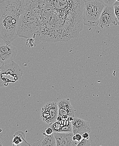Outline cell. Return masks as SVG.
Segmentation results:
<instances>
[{
    "label": "cell",
    "mask_w": 119,
    "mask_h": 146,
    "mask_svg": "<svg viewBox=\"0 0 119 146\" xmlns=\"http://www.w3.org/2000/svg\"><path fill=\"white\" fill-rule=\"evenodd\" d=\"M25 10L19 37L39 42H67L79 36L83 25V0H24Z\"/></svg>",
    "instance_id": "obj_1"
},
{
    "label": "cell",
    "mask_w": 119,
    "mask_h": 146,
    "mask_svg": "<svg viewBox=\"0 0 119 146\" xmlns=\"http://www.w3.org/2000/svg\"><path fill=\"white\" fill-rule=\"evenodd\" d=\"M25 10L24 0H0V38L12 41L19 37L17 26Z\"/></svg>",
    "instance_id": "obj_2"
},
{
    "label": "cell",
    "mask_w": 119,
    "mask_h": 146,
    "mask_svg": "<svg viewBox=\"0 0 119 146\" xmlns=\"http://www.w3.org/2000/svg\"><path fill=\"white\" fill-rule=\"evenodd\" d=\"M106 6L103 0H90L85 2L83 9L84 25L89 27L97 26Z\"/></svg>",
    "instance_id": "obj_3"
},
{
    "label": "cell",
    "mask_w": 119,
    "mask_h": 146,
    "mask_svg": "<svg viewBox=\"0 0 119 146\" xmlns=\"http://www.w3.org/2000/svg\"><path fill=\"white\" fill-rule=\"evenodd\" d=\"M23 70L14 61L2 64L0 67V87L7 86L21 79Z\"/></svg>",
    "instance_id": "obj_4"
},
{
    "label": "cell",
    "mask_w": 119,
    "mask_h": 146,
    "mask_svg": "<svg viewBox=\"0 0 119 146\" xmlns=\"http://www.w3.org/2000/svg\"><path fill=\"white\" fill-rule=\"evenodd\" d=\"M117 25H118V20L114 6L106 5L101 14L97 26L104 29Z\"/></svg>",
    "instance_id": "obj_5"
},
{
    "label": "cell",
    "mask_w": 119,
    "mask_h": 146,
    "mask_svg": "<svg viewBox=\"0 0 119 146\" xmlns=\"http://www.w3.org/2000/svg\"><path fill=\"white\" fill-rule=\"evenodd\" d=\"M17 54V50L9 40H3L0 43V63L2 64L14 61Z\"/></svg>",
    "instance_id": "obj_6"
},
{
    "label": "cell",
    "mask_w": 119,
    "mask_h": 146,
    "mask_svg": "<svg viewBox=\"0 0 119 146\" xmlns=\"http://www.w3.org/2000/svg\"><path fill=\"white\" fill-rule=\"evenodd\" d=\"M58 110V103L49 102L46 104L42 108L40 117L43 121L50 125L57 121Z\"/></svg>",
    "instance_id": "obj_7"
},
{
    "label": "cell",
    "mask_w": 119,
    "mask_h": 146,
    "mask_svg": "<svg viewBox=\"0 0 119 146\" xmlns=\"http://www.w3.org/2000/svg\"><path fill=\"white\" fill-rule=\"evenodd\" d=\"M54 136L56 142L57 146H77L79 142L74 141L73 137L74 135L73 132H54Z\"/></svg>",
    "instance_id": "obj_8"
},
{
    "label": "cell",
    "mask_w": 119,
    "mask_h": 146,
    "mask_svg": "<svg viewBox=\"0 0 119 146\" xmlns=\"http://www.w3.org/2000/svg\"><path fill=\"white\" fill-rule=\"evenodd\" d=\"M72 125L74 134L79 133L82 135L84 133H89L91 131L89 123L79 117H74L73 120L72 121Z\"/></svg>",
    "instance_id": "obj_9"
},
{
    "label": "cell",
    "mask_w": 119,
    "mask_h": 146,
    "mask_svg": "<svg viewBox=\"0 0 119 146\" xmlns=\"http://www.w3.org/2000/svg\"><path fill=\"white\" fill-rule=\"evenodd\" d=\"M58 116L68 115L70 117H74L75 110L72 106L69 99H62L58 102Z\"/></svg>",
    "instance_id": "obj_10"
},
{
    "label": "cell",
    "mask_w": 119,
    "mask_h": 146,
    "mask_svg": "<svg viewBox=\"0 0 119 146\" xmlns=\"http://www.w3.org/2000/svg\"><path fill=\"white\" fill-rule=\"evenodd\" d=\"M12 145L30 146L31 145L26 140V135L22 131H18L14 134Z\"/></svg>",
    "instance_id": "obj_11"
},
{
    "label": "cell",
    "mask_w": 119,
    "mask_h": 146,
    "mask_svg": "<svg viewBox=\"0 0 119 146\" xmlns=\"http://www.w3.org/2000/svg\"><path fill=\"white\" fill-rule=\"evenodd\" d=\"M45 136L43 139L41 141L40 143L38 145L39 146H57L56 142L54 133L51 135H46L43 133Z\"/></svg>",
    "instance_id": "obj_12"
},
{
    "label": "cell",
    "mask_w": 119,
    "mask_h": 146,
    "mask_svg": "<svg viewBox=\"0 0 119 146\" xmlns=\"http://www.w3.org/2000/svg\"><path fill=\"white\" fill-rule=\"evenodd\" d=\"M26 44L28 47L29 48L35 47L36 46V43H35V39L33 38H28L26 39Z\"/></svg>",
    "instance_id": "obj_13"
},
{
    "label": "cell",
    "mask_w": 119,
    "mask_h": 146,
    "mask_svg": "<svg viewBox=\"0 0 119 146\" xmlns=\"http://www.w3.org/2000/svg\"><path fill=\"white\" fill-rule=\"evenodd\" d=\"M114 12L118 20V25H119V2L116 1L113 5Z\"/></svg>",
    "instance_id": "obj_14"
},
{
    "label": "cell",
    "mask_w": 119,
    "mask_h": 146,
    "mask_svg": "<svg viewBox=\"0 0 119 146\" xmlns=\"http://www.w3.org/2000/svg\"><path fill=\"white\" fill-rule=\"evenodd\" d=\"M91 145L90 141L89 139H83V138L82 140L78 143L77 146H87Z\"/></svg>",
    "instance_id": "obj_15"
},
{
    "label": "cell",
    "mask_w": 119,
    "mask_h": 146,
    "mask_svg": "<svg viewBox=\"0 0 119 146\" xmlns=\"http://www.w3.org/2000/svg\"><path fill=\"white\" fill-rule=\"evenodd\" d=\"M106 5L108 6H113L116 2V0H103Z\"/></svg>",
    "instance_id": "obj_16"
},
{
    "label": "cell",
    "mask_w": 119,
    "mask_h": 146,
    "mask_svg": "<svg viewBox=\"0 0 119 146\" xmlns=\"http://www.w3.org/2000/svg\"><path fill=\"white\" fill-rule=\"evenodd\" d=\"M54 131H53V129L50 127V128H47L45 130V133H44L46 134V135H51L54 133Z\"/></svg>",
    "instance_id": "obj_17"
},
{
    "label": "cell",
    "mask_w": 119,
    "mask_h": 146,
    "mask_svg": "<svg viewBox=\"0 0 119 146\" xmlns=\"http://www.w3.org/2000/svg\"><path fill=\"white\" fill-rule=\"evenodd\" d=\"M76 137V139H77V141L79 142L82 140L83 139L82 135L81 134H79V133H76V134H74Z\"/></svg>",
    "instance_id": "obj_18"
},
{
    "label": "cell",
    "mask_w": 119,
    "mask_h": 146,
    "mask_svg": "<svg viewBox=\"0 0 119 146\" xmlns=\"http://www.w3.org/2000/svg\"><path fill=\"white\" fill-rule=\"evenodd\" d=\"M82 136L83 139H89V134L88 132L84 133L82 134Z\"/></svg>",
    "instance_id": "obj_19"
},
{
    "label": "cell",
    "mask_w": 119,
    "mask_h": 146,
    "mask_svg": "<svg viewBox=\"0 0 119 146\" xmlns=\"http://www.w3.org/2000/svg\"><path fill=\"white\" fill-rule=\"evenodd\" d=\"M63 120V117L61 116H58L57 118V121H61V120Z\"/></svg>",
    "instance_id": "obj_20"
},
{
    "label": "cell",
    "mask_w": 119,
    "mask_h": 146,
    "mask_svg": "<svg viewBox=\"0 0 119 146\" xmlns=\"http://www.w3.org/2000/svg\"><path fill=\"white\" fill-rule=\"evenodd\" d=\"M73 140L74 141H77L76 137H75V135H74L73 137Z\"/></svg>",
    "instance_id": "obj_21"
},
{
    "label": "cell",
    "mask_w": 119,
    "mask_h": 146,
    "mask_svg": "<svg viewBox=\"0 0 119 146\" xmlns=\"http://www.w3.org/2000/svg\"><path fill=\"white\" fill-rule=\"evenodd\" d=\"M3 145L2 144L1 141V140H0V146H2Z\"/></svg>",
    "instance_id": "obj_22"
},
{
    "label": "cell",
    "mask_w": 119,
    "mask_h": 146,
    "mask_svg": "<svg viewBox=\"0 0 119 146\" xmlns=\"http://www.w3.org/2000/svg\"><path fill=\"white\" fill-rule=\"evenodd\" d=\"M83 1H84V2H85L87 1H90V0H83Z\"/></svg>",
    "instance_id": "obj_23"
},
{
    "label": "cell",
    "mask_w": 119,
    "mask_h": 146,
    "mask_svg": "<svg viewBox=\"0 0 119 146\" xmlns=\"http://www.w3.org/2000/svg\"><path fill=\"white\" fill-rule=\"evenodd\" d=\"M116 1H118L119 2V0H116Z\"/></svg>",
    "instance_id": "obj_24"
}]
</instances>
